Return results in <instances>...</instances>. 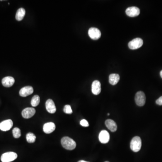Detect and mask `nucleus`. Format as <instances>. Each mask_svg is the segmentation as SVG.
Listing matches in <instances>:
<instances>
[{
    "mask_svg": "<svg viewBox=\"0 0 162 162\" xmlns=\"http://www.w3.org/2000/svg\"><path fill=\"white\" fill-rule=\"evenodd\" d=\"M62 146L65 149L71 151L74 149L76 147V143L72 138L69 137H64L61 140Z\"/></svg>",
    "mask_w": 162,
    "mask_h": 162,
    "instance_id": "1",
    "label": "nucleus"
},
{
    "mask_svg": "<svg viewBox=\"0 0 162 162\" xmlns=\"http://www.w3.org/2000/svg\"><path fill=\"white\" fill-rule=\"evenodd\" d=\"M141 140L140 137L137 136L132 138L130 143V148L133 152H137L140 151L141 147Z\"/></svg>",
    "mask_w": 162,
    "mask_h": 162,
    "instance_id": "2",
    "label": "nucleus"
},
{
    "mask_svg": "<svg viewBox=\"0 0 162 162\" xmlns=\"http://www.w3.org/2000/svg\"><path fill=\"white\" fill-rule=\"evenodd\" d=\"M18 155L13 152L5 153L1 155V159L2 162H11L16 159Z\"/></svg>",
    "mask_w": 162,
    "mask_h": 162,
    "instance_id": "3",
    "label": "nucleus"
},
{
    "mask_svg": "<svg viewBox=\"0 0 162 162\" xmlns=\"http://www.w3.org/2000/svg\"><path fill=\"white\" fill-rule=\"evenodd\" d=\"M135 99L136 104L139 106H143L146 103V96L143 91H140L137 92L135 96Z\"/></svg>",
    "mask_w": 162,
    "mask_h": 162,
    "instance_id": "4",
    "label": "nucleus"
},
{
    "mask_svg": "<svg viewBox=\"0 0 162 162\" xmlns=\"http://www.w3.org/2000/svg\"><path fill=\"white\" fill-rule=\"evenodd\" d=\"M143 44V40L140 38H136L128 43V47L130 49L136 50L139 48Z\"/></svg>",
    "mask_w": 162,
    "mask_h": 162,
    "instance_id": "5",
    "label": "nucleus"
},
{
    "mask_svg": "<svg viewBox=\"0 0 162 162\" xmlns=\"http://www.w3.org/2000/svg\"><path fill=\"white\" fill-rule=\"evenodd\" d=\"M88 35L90 38L93 40H97L101 36L100 30L96 28H91L89 29Z\"/></svg>",
    "mask_w": 162,
    "mask_h": 162,
    "instance_id": "6",
    "label": "nucleus"
},
{
    "mask_svg": "<svg viewBox=\"0 0 162 162\" xmlns=\"http://www.w3.org/2000/svg\"><path fill=\"white\" fill-rule=\"evenodd\" d=\"M126 13L128 16L134 17L140 14V10L138 7L132 6L127 8L126 10Z\"/></svg>",
    "mask_w": 162,
    "mask_h": 162,
    "instance_id": "7",
    "label": "nucleus"
},
{
    "mask_svg": "<svg viewBox=\"0 0 162 162\" xmlns=\"http://www.w3.org/2000/svg\"><path fill=\"white\" fill-rule=\"evenodd\" d=\"M13 125V122L11 120H6L0 123V129L2 131H7L11 128Z\"/></svg>",
    "mask_w": 162,
    "mask_h": 162,
    "instance_id": "8",
    "label": "nucleus"
},
{
    "mask_svg": "<svg viewBox=\"0 0 162 162\" xmlns=\"http://www.w3.org/2000/svg\"><path fill=\"white\" fill-rule=\"evenodd\" d=\"M110 136L109 132L106 130H102L99 135V141L101 143L106 144L110 141Z\"/></svg>",
    "mask_w": 162,
    "mask_h": 162,
    "instance_id": "9",
    "label": "nucleus"
},
{
    "mask_svg": "<svg viewBox=\"0 0 162 162\" xmlns=\"http://www.w3.org/2000/svg\"><path fill=\"white\" fill-rule=\"evenodd\" d=\"M101 84L99 81L95 80L92 83L91 91L93 94L98 95L101 92Z\"/></svg>",
    "mask_w": 162,
    "mask_h": 162,
    "instance_id": "10",
    "label": "nucleus"
},
{
    "mask_svg": "<svg viewBox=\"0 0 162 162\" xmlns=\"http://www.w3.org/2000/svg\"><path fill=\"white\" fill-rule=\"evenodd\" d=\"M36 113L35 109L33 108H26L22 112V115L24 118H30L32 117Z\"/></svg>",
    "mask_w": 162,
    "mask_h": 162,
    "instance_id": "11",
    "label": "nucleus"
},
{
    "mask_svg": "<svg viewBox=\"0 0 162 162\" xmlns=\"http://www.w3.org/2000/svg\"><path fill=\"white\" fill-rule=\"evenodd\" d=\"M33 88L31 86H24L20 91L19 94L22 97H26L33 94Z\"/></svg>",
    "mask_w": 162,
    "mask_h": 162,
    "instance_id": "12",
    "label": "nucleus"
},
{
    "mask_svg": "<svg viewBox=\"0 0 162 162\" xmlns=\"http://www.w3.org/2000/svg\"><path fill=\"white\" fill-rule=\"evenodd\" d=\"M46 108L47 111L50 114H54L57 110L55 104L52 99H48L46 101Z\"/></svg>",
    "mask_w": 162,
    "mask_h": 162,
    "instance_id": "13",
    "label": "nucleus"
},
{
    "mask_svg": "<svg viewBox=\"0 0 162 162\" xmlns=\"http://www.w3.org/2000/svg\"><path fill=\"white\" fill-rule=\"evenodd\" d=\"M55 129V125L52 122H49L45 123L43 126V130L45 133L50 134L54 131Z\"/></svg>",
    "mask_w": 162,
    "mask_h": 162,
    "instance_id": "14",
    "label": "nucleus"
},
{
    "mask_svg": "<svg viewBox=\"0 0 162 162\" xmlns=\"http://www.w3.org/2000/svg\"><path fill=\"white\" fill-rule=\"evenodd\" d=\"M2 84L6 88H10L12 86L15 82L14 78L10 76L5 77L2 79Z\"/></svg>",
    "mask_w": 162,
    "mask_h": 162,
    "instance_id": "15",
    "label": "nucleus"
},
{
    "mask_svg": "<svg viewBox=\"0 0 162 162\" xmlns=\"http://www.w3.org/2000/svg\"><path fill=\"white\" fill-rule=\"evenodd\" d=\"M106 126L112 132H115L117 130V125L114 121L111 120H107L105 122Z\"/></svg>",
    "mask_w": 162,
    "mask_h": 162,
    "instance_id": "16",
    "label": "nucleus"
},
{
    "mask_svg": "<svg viewBox=\"0 0 162 162\" xmlns=\"http://www.w3.org/2000/svg\"><path fill=\"white\" fill-rule=\"evenodd\" d=\"M120 80V76L118 74H111L109 76V83L112 85H115Z\"/></svg>",
    "mask_w": 162,
    "mask_h": 162,
    "instance_id": "17",
    "label": "nucleus"
},
{
    "mask_svg": "<svg viewBox=\"0 0 162 162\" xmlns=\"http://www.w3.org/2000/svg\"><path fill=\"white\" fill-rule=\"evenodd\" d=\"M25 10L23 8H21L17 11L16 15V20L17 21H21L25 15Z\"/></svg>",
    "mask_w": 162,
    "mask_h": 162,
    "instance_id": "18",
    "label": "nucleus"
},
{
    "mask_svg": "<svg viewBox=\"0 0 162 162\" xmlns=\"http://www.w3.org/2000/svg\"><path fill=\"white\" fill-rule=\"evenodd\" d=\"M40 101V97L38 95L34 96L31 100V105L33 107H36L39 105Z\"/></svg>",
    "mask_w": 162,
    "mask_h": 162,
    "instance_id": "19",
    "label": "nucleus"
},
{
    "mask_svg": "<svg viewBox=\"0 0 162 162\" xmlns=\"http://www.w3.org/2000/svg\"><path fill=\"white\" fill-rule=\"evenodd\" d=\"M36 136L33 133L30 132L26 135V140L28 142L30 143H34L36 141Z\"/></svg>",
    "mask_w": 162,
    "mask_h": 162,
    "instance_id": "20",
    "label": "nucleus"
},
{
    "mask_svg": "<svg viewBox=\"0 0 162 162\" xmlns=\"http://www.w3.org/2000/svg\"><path fill=\"white\" fill-rule=\"evenodd\" d=\"M13 137L15 138H18L21 136V131L18 127H15L13 130Z\"/></svg>",
    "mask_w": 162,
    "mask_h": 162,
    "instance_id": "21",
    "label": "nucleus"
},
{
    "mask_svg": "<svg viewBox=\"0 0 162 162\" xmlns=\"http://www.w3.org/2000/svg\"><path fill=\"white\" fill-rule=\"evenodd\" d=\"M64 112L67 114H71L73 113V111L70 105H66L64 108Z\"/></svg>",
    "mask_w": 162,
    "mask_h": 162,
    "instance_id": "22",
    "label": "nucleus"
},
{
    "mask_svg": "<svg viewBox=\"0 0 162 162\" xmlns=\"http://www.w3.org/2000/svg\"><path fill=\"white\" fill-rule=\"evenodd\" d=\"M81 125L84 127H88L89 126L88 122V121L85 120H83L80 121Z\"/></svg>",
    "mask_w": 162,
    "mask_h": 162,
    "instance_id": "23",
    "label": "nucleus"
},
{
    "mask_svg": "<svg viewBox=\"0 0 162 162\" xmlns=\"http://www.w3.org/2000/svg\"><path fill=\"white\" fill-rule=\"evenodd\" d=\"M156 103L159 105H162V96L157 100Z\"/></svg>",
    "mask_w": 162,
    "mask_h": 162,
    "instance_id": "24",
    "label": "nucleus"
},
{
    "mask_svg": "<svg viewBox=\"0 0 162 162\" xmlns=\"http://www.w3.org/2000/svg\"><path fill=\"white\" fill-rule=\"evenodd\" d=\"M78 162H87V161H84V160H80V161H78Z\"/></svg>",
    "mask_w": 162,
    "mask_h": 162,
    "instance_id": "25",
    "label": "nucleus"
},
{
    "mask_svg": "<svg viewBox=\"0 0 162 162\" xmlns=\"http://www.w3.org/2000/svg\"><path fill=\"white\" fill-rule=\"evenodd\" d=\"M160 76H161V78H162V70H161V71H160Z\"/></svg>",
    "mask_w": 162,
    "mask_h": 162,
    "instance_id": "26",
    "label": "nucleus"
},
{
    "mask_svg": "<svg viewBox=\"0 0 162 162\" xmlns=\"http://www.w3.org/2000/svg\"><path fill=\"white\" fill-rule=\"evenodd\" d=\"M105 162H109V161H105Z\"/></svg>",
    "mask_w": 162,
    "mask_h": 162,
    "instance_id": "27",
    "label": "nucleus"
},
{
    "mask_svg": "<svg viewBox=\"0 0 162 162\" xmlns=\"http://www.w3.org/2000/svg\"><path fill=\"white\" fill-rule=\"evenodd\" d=\"M108 115H110V114H108Z\"/></svg>",
    "mask_w": 162,
    "mask_h": 162,
    "instance_id": "28",
    "label": "nucleus"
}]
</instances>
